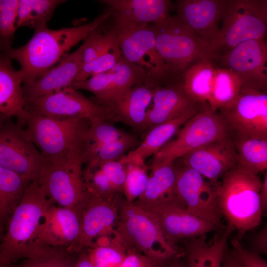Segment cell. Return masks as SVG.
<instances>
[{
	"label": "cell",
	"instance_id": "cell-37",
	"mask_svg": "<svg viewBox=\"0 0 267 267\" xmlns=\"http://www.w3.org/2000/svg\"><path fill=\"white\" fill-rule=\"evenodd\" d=\"M121 56L117 36L95 59L82 65L74 82L82 81L110 70Z\"/></svg>",
	"mask_w": 267,
	"mask_h": 267
},
{
	"label": "cell",
	"instance_id": "cell-5",
	"mask_svg": "<svg viewBox=\"0 0 267 267\" xmlns=\"http://www.w3.org/2000/svg\"><path fill=\"white\" fill-rule=\"evenodd\" d=\"M155 35L157 50L176 81L197 61L215 62L217 56L210 44L203 40L176 14L150 25Z\"/></svg>",
	"mask_w": 267,
	"mask_h": 267
},
{
	"label": "cell",
	"instance_id": "cell-19",
	"mask_svg": "<svg viewBox=\"0 0 267 267\" xmlns=\"http://www.w3.org/2000/svg\"><path fill=\"white\" fill-rule=\"evenodd\" d=\"M111 12L109 20L116 30L157 23L170 15L174 4L169 0H104Z\"/></svg>",
	"mask_w": 267,
	"mask_h": 267
},
{
	"label": "cell",
	"instance_id": "cell-43",
	"mask_svg": "<svg viewBox=\"0 0 267 267\" xmlns=\"http://www.w3.org/2000/svg\"><path fill=\"white\" fill-rule=\"evenodd\" d=\"M113 72L110 70L92 76L82 81L74 82L72 87L75 89H82L94 95L93 101L99 100L108 93L112 81Z\"/></svg>",
	"mask_w": 267,
	"mask_h": 267
},
{
	"label": "cell",
	"instance_id": "cell-36",
	"mask_svg": "<svg viewBox=\"0 0 267 267\" xmlns=\"http://www.w3.org/2000/svg\"><path fill=\"white\" fill-rule=\"evenodd\" d=\"M125 133L114 126L113 124L105 121L90 122L84 157V163H89L101 146L119 139Z\"/></svg>",
	"mask_w": 267,
	"mask_h": 267
},
{
	"label": "cell",
	"instance_id": "cell-44",
	"mask_svg": "<svg viewBox=\"0 0 267 267\" xmlns=\"http://www.w3.org/2000/svg\"><path fill=\"white\" fill-rule=\"evenodd\" d=\"M98 166L107 176L115 191L124 194L127 173V164L120 159L105 162Z\"/></svg>",
	"mask_w": 267,
	"mask_h": 267
},
{
	"label": "cell",
	"instance_id": "cell-41",
	"mask_svg": "<svg viewBox=\"0 0 267 267\" xmlns=\"http://www.w3.org/2000/svg\"><path fill=\"white\" fill-rule=\"evenodd\" d=\"M126 163L127 173L123 195L127 202L134 203L146 189L149 178L148 167L145 164Z\"/></svg>",
	"mask_w": 267,
	"mask_h": 267
},
{
	"label": "cell",
	"instance_id": "cell-30",
	"mask_svg": "<svg viewBox=\"0 0 267 267\" xmlns=\"http://www.w3.org/2000/svg\"><path fill=\"white\" fill-rule=\"evenodd\" d=\"M31 182L14 171L0 166V230L6 227Z\"/></svg>",
	"mask_w": 267,
	"mask_h": 267
},
{
	"label": "cell",
	"instance_id": "cell-18",
	"mask_svg": "<svg viewBox=\"0 0 267 267\" xmlns=\"http://www.w3.org/2000/svg\"><path fill=\"white\" fill-rule=\"evenodd\" d=\"M181 164L214 182L238 164L234 141L229 134L196 148L180 158Z\"/></svg>",
	"mask_w": 267,
	"mask_h": 267
},
{
	"label": "cell",
	"instance_id": "cell-32",
	"mask_svg": "<svg viewBox=\"0 0 267 267\" xmlns=\"http://www.w3.org/2000/svg\"><path fill=\"white\" fill-rule=\"evenodd\" d=\"M62 0H19L17 27L28 26L35 31L46 28Z\"/></svg>",
	"mask_w": 267,
	"mask_h": 267
},
{
	"label": "cell",
	"instance_id": "cell-8",
	"mask_svg": "<svg viewBox=\"0 0 267 267\" xmlns=\"http://www.w3.org/2000/svg\"><path fill=\"white\" fill-rule=\"evenodd\" d=\"M229 134L218 112L209 108L200 111L183 125L176 139L154 155L151 167L173 163L187 153Z\"/></svg>",
	"mask_w": 267,
	"mask_h": 267
},
{
	"label": "cell",
	"instance_id": "cell-23",
	"mask_svg": "<svg viewBox=\"0 0 267 267\" xmlns=\"http://www.w3.org/2000/svg\"><path fill=\"white\" fill-rule=\"evenodd\" d=\"M85 44L67 53L59 64L51 68L29 86H22L25 100L53 94L72 86L83 64Z\"/></svg>",
	"mask_w": 267,
	"mask_h": 267
},
{
	"label": "cell",
	"instance_id": "cell-14",
	"mask_svg": "<svg viewBox=\"0 0 267 267\" xmlns=\"http://www.w3.org/2000/svg\"><path fill=\"white\" fill-rule=\"evenodd\" d=\"M83 165L46 163L38 181L47 196L56 204L83 209L89 195L84 181Z\"/></svg>",
	"mask_w": 267,
	"mask_h": 267
},
{
	"label": "cell",
	"instance_id": "cell-9",
	"mask_svg": "<svg viewBox=\"0 0 267 267\" xmlns=\"http://www.w3.org/2000/svg\"><path fill=\"white\" fill-rule=\"evenodd\" d=\"M115 30L121 55L146 71V85L155 88L177 83L157 50L150 25Z\"/></svg>",
	"mask_w": 267,
	"mask_h": 267
},
{
	"label": "cell",
	"instance_id": "cell-13",
	"mask_svg": "<svg viewBox=\"0 0 267 267\" xmlns=\"http://www.w3.org/2000/svg\"><path fill=\"white\" fill-rule=\"evenodd\" d=\"M26 101L29 113L64 117H79L90 122L105 121L112 124L117 122L111 110L99 105L82 94L72 86L51 94Z\"/></svg>",
	"mask_w": 267,
	"mask_h": 267
},
{
	"label": "cell",
	"instance_id": "cell-46",
	"mask_svg": "<svg viewBox=\"0 0 267 267\" xmlns=\"http://www.w3.org/2000/svg\"><path fill=\"white\" fill-rule=\"evenodd\" d=\"M169 266L155 261L131 248L128 250L125 258L118 267H168Z\"/></svg>",
	"mask_w": 267,
	"mask_h": 267
},
{
	"label": "cell",
	"instance_id": "cell-38",
	"mask_svg": "<svg viewBox=\"0 0 267 267\" xmlns=\"http://www.w3.org/2000/svg\"><path fill=\"white\" fill-rule=\"evenodd\" d=\"M79 253L67 248L50 247L38 257L23 260L21 263L24 267H75Z\"/></svg>",
	"mask_w": 267,
	"mask_h": 267
},
{
	"label": "cell",
	"instance_id": "cell-50",
	"mask_svg": "<svg viewBox=\"0 0 267 267\" xmlns=\"http://www.w3.org/2000/svg\"><path fill=\"white\" fill-rule=\"evenodd\" d=\"M260 196L262 210L264 213L267 211V172L265 176L264 181H262Z\"/></svg>",
	"mask_w": 267,
	"mask_h": 267
},
{
	"label": "cell",
	"instance_id": "cell-52",
	"mask_svg": "<svg viewBox=\"0 0 267 267\" xmlns=\"http://www.w3.org/2000/svg\"><path fill=\"white\" fill-rule=\"evenodd\" d=\"M168 267H186L183 256L178 257L174 259Z\"/></svg>",
	"mask_w": 267,
	"mask_h": 267
},
{
	"label": "cell",
	"instance_id": "cell-53",
	"mask_svg": "<svg viewBox=\"0 0 267 267\" xmlns=\"http://www.w3.org/2000/svg\"><path fill=\"white\" fill-rule=\"evenodd\" d=\"M0 267H24L21 262L19 264H10L7 265H0Z\"/></svg>",
	"mask_w": 267,
	"mask_h": 267
},
{
	"label": "cell",
	"instance_id": "cell-7",
	"mask_svg": "<svg viewBox=\"0 0 267 267\" xmlns=\"http://www.w3.org/2000/svg\"><path fill=\"white\" fill-rule=\"evenodd\" d=\"M267 37V21L254 0H225L221 28L210 45L217 57L244 42Z\"/></svg>",
	"mask_w": 267,
	"mask_h": 267
},
{
	"label": "cell",
	"instance_id": "cell-26",
	"mask_svg": "<svg viewBox=\"0 0 267 267\" xmlns=\"http://www.w3.org/2000/svg\"><path fill=\"white\" fill-rule=\"evenodd\" d=\"M232 232L226 226L212 241H207L206 235L185 240L182 250L186 267H222L228 239Z\"/></svg>",
	"mask_w": 267,
	"mask_h": 267
},
{
	"label": "cell",
	"instance_id": "cell-29",
	"mask_svg": "<svg viewBox=\"0 0 267 267\" xmlns=\"http://www.w3.org/2000/svg\"><path fill=\"white\" fill-rule=\"evenodd\" d=\"M175 162L151 167L146 189L134 203L145 211L166 197L175 193L178 166Z\"/></svg>",
	"mask_w": 267,
	"mask_h": 267
},
{
	"label": "cell",
	"instance_id": "cell-54",
	"mask_svg": "<svg viewBox=\"0 0 267 267\" xmlns=\"http://www.w3.org/2000/svg\"><path fill=\"white\" fill-rule=\"evenodd\" d=\"M264 44L265 47L267 51V37L265 39V40L264 41Z\"/></svg>",
	"mask_w": 267,
	"mask_h": 267
},
{
	"label": "cell",
	"instance_id": "cell-34",
	"mask_svg": "<svg viewBox=\"0 0 267 267\" xmlns=\"http://www.w3.org/2000/svg\"><path fill=\"white\" fill-rule=\"evenodd\" d=\"M110 70L113 72V78L109 91L105 97L95 101V103L120 90L146 84V71L140 66L128 61L122 55Z\"/></svg>",
	"mask_w": 267,
	"mask_h": 267
},
{
	"label": "cell",
	"instance_id": "cell-20",
	"mask_svg": "<svg viewBox=\"0 0 267 267\" xmlns=\"http://www.w3.org/2000/svg\"><path fill=\"white\" fill-rule=\"evenodd\" d=\"M83 209L63 207L53 203L41 225L39 248L43 252L50 247L68 248L79 236Z\"/></svg>",
	"mask_w": 267,
	"mask_h": 267
},
{
	"label": "cell",
	"instance_id": "cell-27",
	"mask_svg": "<svg viewBox=\"0 0 267 267\" xmlns=\"http://www.w3.org/2000/svg\"><path fill=\"white\" fill-rule=\"evenodd\" d=\"M204 109H192L171 121L157 125L145 132L143 140L122 158L126 162L144 164L147 157L157 153L192 117Z\"/></svg>",
	"mask_w": 267,
	"mask_h": 267
},
{
	"label": "cell",
	"instance_id": "cell-16",
	"mask_svg": "<svg viewBox=\"0 0 267 267\" xmlns=\"http://www.w3.org/2000/svg\"><path fill=\"white\" fill-rule=\"evenodd\" d=\"M215 63L239 77L242 89L267 92V51L264 41L250 40L218 55Z\"/></svg>",
	"mask_w": 267,
	"mask_h": 267
},
{
	"label": "cell",
	"instance_id": "cell-49",
	"mask_svg": "<svg viewBox=\"0 0 267 267\" xmlns=\"http://www.w3.org/2000/svg\"><path fill=\"white\" fill-rule=\"evenodd\" d=\"M75 267H94L86 249H83L80 252Z\"/></svg>",
	"mask_w": 267,
	"mask_h": 267
},
{
	"label": "cell",
	"instance_id": "cell-24",
	"mask_svg": "<svg viewBox=\"0 0 267 267\" xmlns=\"http://www.w3.org/2000/svg\"><path fill=\"white\" fill-rule=\"evenodd\" d=\"M12 59L0 55V118L15 117L19 125H26L30 114L26 109L22 83L24 74L16 70Z\"/></svg>",
	"mask_w": 267,
	"mask_h": 267
},
{
	"label": "cell",
	"instance_id": "cell-39",
	"mask_svg": "<svg viewBox=\"0 0 267 267\" xmlns=\"http://www.w3.org/2000/svg\"><path fill=\"white\" fill-rule=\"evenodd\" d=\"M139 144L135 135L126 133L119 139L101 146L87 165L98 166L105 162L120 160L127 151Z\"/></svg>",
	"mask_w": 267,
	"mask_h": 267
},
{
	"label": "cell",
	"instance_id": "cell-12",
	"mask_svg": "<svg viewBox=\"0 0 267 267\" xmlns=\"http://www.w3.org/2000/svg\"><path fill=\"white\" fill-rule=\"evenodd\" d=\"M196 170L183 165L178 166L175 192L180 205L190 213L222 227V215L218 200V187Z\"/></svg>",
	"mask_w": 267,
	"mask_h": 267
},
{
	"label": "cell",
	"instance_id": "cell-11",
	"mask_svg": "<svg viewBox=\"0 0 267 267\" xmlns=\"http://www.w3.org/2000/svg\"><path fill=\"white\" fill-rule=\"evenodd\" d=\"M217 112L231 137L267 141V92L242 88L234 102Z\"/></svg>",
	"mask_w": 267,
	"mask_h": 267
},
{
	"label": "cell",
	"instance_id": "cell-10",
	"mask_svg": "<svg viewBox=\"0 0 267 267\" xmlns=\"http://www.w3.org/2000/svg\"><path fill=\"white\" fill-rule=\"evenodd\" d=\"M46 164L26 130L11 119L0 118V166L32 182L38 180Z\"/></svg>",
	"mask_w": 267,
	"mask_h": 267
},
{
	"label": "cell",
	"instance_id": "cell-48",
	"mask_svg": "<svg viewBox=\"0 0 267 267\" xmlns=\"http://www.w3.org/2000/svg\"><path fill=\"white\" fill-rule=\"evenodd\" d=\"M222 267H243L231 248L227 246L224 253Z\"/></svg>",
	"mask_w": 267,
	"mask_h": 267
},
{
	"label": "cell",
	"instance_id": "cell-6",
	"mask_svg": "<svg viewBox=\"0 0 267 267\" xmlns=\"http://www.w3.org/2000/svg\"><path fill=\"white\" fill-rule=\"evenodd\" d=\"M115 230L126 245L161 264L168 266L176 258L183 255L182 249L167 241L152 214L127 202L124 197Z\"/></svg>",
	"mask_w": 267,
	"mask_h": 267
},
{
	"label": "cell",
	"instance_id": "cell-45",
	"mask_svg": "<svg viewBox=\"0 0 267 267\" xmlns=\"http://www.w3.org/2000/svg\"><path fill=\"white\" fill-rule=\"evenodd\" d=\"M230 245L243 267H267V261L257 253L243 247L236 238L230 239Z\"/></svg>",
	"mask_w": 267,
	"mask_h": 267
},
{
	"label": "cell",
	"instance_id": "cell-25",
	"mask_svg": "<svg viewBox=\"0 0 267 267\" xmlns=\"http://www.w3.org/2000/svg\"><path fill=\"white\" fill-rule=\"evenodd\" d=\"M152 101L153 106L147 112L146 131L157 125L178 118L192 109H207L192 101L184 92L179 82L154 88Z\"/></svg>",
	"mask_w": 267,
	"mask_h": 267
},
{
	"label": "cell",
	"instance_id": "cell-35",
	"mask_svg": "<svg viewBox=\"0 0 267 267\" xmlns=\"http://www.w3.org/2000/svg\"><path fill=\"white\" fill-rule=\"evenodd\" d=\"M130 248L114 230V238L105 243H95L86 249L94 267H118L123 262Z\"/></svg>",
	"mask_w": 267,
	"mask_h": 267
},
{
	"label": "cell",
	"instance_id": "cell-28",
	"mask_svg": "<svg viewBox=\"0 0 267 267\" xmlns=\"http://www.w3.org/2000/svg\"><path fill=\"white\" fill-rule=\"evenodd\" d=\"M217 66L211 60L195 62L182 73L180 83L184 92L195 103L204 108H209L210 98Z\"/></svg>",
	"mask_w": 267,
	"mask_h": 267
},
{
	"label": "cell",
	"instance_id": "cell-2",
	"mask_svg": "<svg viewBox=\"0 0 267 267\" xmlns=\"http://www.w3.org/2000/svg\"><path fill=\"white\" fill-rule=\"evenodd\" d=\"M29 114L26 131L46 163L84 164L89 120Z\"/></svg>",
	"mask_w": 267,
	"mask_h": 267
},
{
	"label": "cell",
	"instance_id": "cell-51",
	"mask_svg": "<svg viewBox=\"0 0 267 267\" xmlns=\"http://www.w3.org/2000/svg\"><path fill=\"white\" fill-rule=\"evenodd\" d=\"M254 1L258 11L267 21V0H254Z\"/></svg>",
	"mask_w": 267,
	"mask_h": 267
},
{
	"label": "cell",
	"instance_id": "cell-42",
	"mask_svg": "<svg viewBox=\"0 0 267 267\" xmlns=\"http://www.w3.org/2000/svg\"><path fill=\"white\" fill-rule=\"evenodd\" d=\"M83 176L86 188L91 194L108 199H115L122 194L115 191L109 179L98 166L88 165L86 169L83 170Z\"/></svg>",
	"mask_w": 267,
	"mask_h": 267
},
{
	"label": "cell",
	"instance_id": "cell-15",
	"mask_svg": "<svg viewBox=\"0 0 267 267\" xmlns=\"http://www.w3.org/2000/svg\"><path fill=\"white\" fill-rule=\"evenodd\" d=\"M156 219L167 241L178 248L177 244L219 229L209 221L182 207L175 194L160 201L149 210Z\"/></svg>",
	"mask_w": 267,
	"mask_h": 267
},
{
	"label": "cell",
	"instance_id": "cell-22",
	"mask_svg": "<svg viewBox=\"0 0 267 267\" xmlns=\"http://www.w3.org/2000/svg\"><path fill=\"white\" fill-rule=\"evenodd\" d=\"M225 0H178L176 14L204 41L210 43L221 25Z\"/></svg>",
	"mask_w": 267,
	"mask_h": 267
},
{
	"label": "cell",
	"instance_id": "cell-1",
	"mask_svg": "<svg viewBox=\"0 0 267 267\" xmlns=\"http://www.w3.org/2000/svg\"><path fill=\"white\" fill-rule=\"evenodd\" d=\"M111 15L110 10L107 8L92 21L80 26L36 30L25 45L17 48L10 47L2 54L19 63L24 74L23 86H30L60 61L71 48L86 40Z\"/></svg>",
	"mask_w": 267,
	"mask_h": 267
},
{
	"label": "cell",
	"instance_id": "cell-31",
	"mask_svg": "<svg viewBox=\"0 0 267 267\" xmlns=\"http://www.w3.org/2000/svg\"><path fill=\"white\" fill-rule=\"evenodd\" d=\"M242 84L232 70L217 67L212 92L208 102L211 110L217 112L234 102L239 95Z\"/></svg>",
	"mask_w": 267,
	"mask_h": 267
},
{
	"label": "cell",
	"instance_id": "cell-3",
	"mask_svg": "<svg viewBox=\"0 0 267 267\" xmlns=\"http://www.w3.org/2000/svg\"><path fill=\"white\" fill-rule=\"evenodd\" d=\"M53 202L38 181L31 182L12 214L0 244V265L35 259L44 252L38 238L47 210Z\"/></svg>",
	"mask_w": 267,
	"mask_h": 267
},
{
	"label": "cell",
	"instance_id": "cell-33",
	"mask_svg": "<svg viewBox=\"0 0 267 267\" xmlns=\"http://www.w3.org/2000/svg\"><path fill=\"white\" fill-rule=\"evenodd\" d=\"M231 138L237 153L238 165L257 175L267 170V140L239 137Z\"/></svg>",
	"mask_w": 267,
	"mask_h": 267
},
{
	"label": "cell",
	"instance_id": "cell-40",
	"mask_svg": "<svg viewBox=\"0 0 267 267\" xmlns=\"http://www.w3.org/2000/svg\"><path fill=\"white\" fill-rule=\"evenodd\" d=\"M19 0H0V41L3 51L11 47L15 31Z\"/></svg>",
	"mask_w": 267,
	"mask_h": 267
},
{
	"label": "cell",
	"instance_id": "cell-17",
	"mask_svg": "<svg viewBox=\"0 0 267 267\" xmlns=\"http://www.w3.org/2000/svg\"><path fill=\"white\" fill-rule=\"evenodd\" d=\"M89 194L82 212L79 236L67 248L73 252L79 253L92 247L97 237L114 233L117 223L123 194L108 199Z\"/></svg>",
	"mask_w": 267,
	"mask_h": 267
},
{
	"label": "cell",
	"instance_id": "cell-21",
	"mask_svg": "<svg viewBox=\"0 0 267 267\" xmlns=\"http://www.w3.org/2000/svg\"><path fill=\"white\" fill-rule=\"evenodd\" d=\"M154 88L137 85L115 93L97 104L109 108L117 119L134 132H145L147 108L152 101Z\"/></svg>",
	"mask_w": 267,
	"mask_h": 267
},
{
	"label": "cell",
	"instance_id": "cell-47",
	"mask_svg": "<svg viewBox=\"0 0 267 267\" xmlns=\"http://www.w3.org/2000/svg\"><path fill=\"white\" fill-rule=\"evenodd\" d=\"M263 215L266 216L267 221L253 238V251L267 256V211Z\"/></svg>",
	"mask_w": 267,
	"mask_h": 267
},
{
	"label": "cell",
	"instance_id": "cell-4",
	"mask_svg": "<svg viewBox=\"0 0 267 267\" xmlns=\"http://www.w3.org/2000/svg\"><path fill=\"white\" fill-rule=\"evenodd\" d=\"M262 185L258 175L238 164L220 181L217 190L220 209L227 227L237 232L236 238L240 241L262 221Z\"/></svg>",
	"mask_w": 267,
	"mask_h": 267
}]
</instances>
